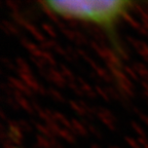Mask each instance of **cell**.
<instances>
[{
  "mask_svg": "<svg viewBox=\"0 0 148 148\" xmlns=\"http://www.w3.org/2000/svg\"><path fill=\"white\" fill-rule=\"evenodd\" d=\"M40 4L55 16L99 26L108 33L116 46L115 26L135 2L129 0H46Z\"/></svg>",
  "mask_w": 148,
  "mask_h": 148,
  "instance_id": "1",
  "label": "cell"
}]
</instances>
